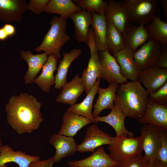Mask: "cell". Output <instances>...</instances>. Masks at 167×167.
<instances>
[{
	"label": "cell",
	"mask_w": 167,
	"mask_h": 167,
	"mask_svg": "<svg viewBox=\"0 0 167 167\" xmlns=\"http://www.w3.org/2000/svg\"></svg>",
	"instance_id": "obj_47"
},
{
	"label": "cell",
	"mask_w": 167,
	"mask_h": 167,
	"mask_svg": "<svg viewBox=\"0 0 167 167\" xmlns=\"http://www.w3.org/2000/svg\"><path fill=\"white\" fill-rule=\"evenodd\" d=\"M108 145L109 155L119 163L142 154L143 151L140 135L136 137L116 136Z\"/></svg>",
	"instance_id": "obj_4"
},
{
	"label": "cell",
	"mask_w": 167,
	"mask_h": 167,
	"mask_svg": "<svg viewBox=\"0 0 167 167\" xmlns=\"http://www.w3.org/2000/svg\"><path fill=\"white\" fill-rule=\"evenodd\" d=\"M27 5L25 0H0V20L8 22L21 21Z\"/></svg>",
	"instance_id": "obj_14"
},
{
	"label": "cell",
	"mask_w": 167,
	"mask_h": 167,
	"mask_svg": "<svg viewBox=\"0 0 167 167\" xmlns=\"http://www.w3.org/2000/svg\"><path fill=\"white\" fill-rule=\"evenodd\" d=\"M134 52L125 47L113 54L120 67L122 75L131 81L138 80L139 71L133 57Z\"/></svg>",
	"instance_id": "obj_12"
},
{
	"label": "cell",
	"mask_w": 167,
	"mask_h": 167,
	"mask_svg": "<svg viewBox=\"0 0 167 167\" xmlns=\"http://www.w3.org/2000/svg\"><path fill=\"white\" fill-rule=\"evenodd\" d=\"M148 96L139 81L127 82L118 86L114 103L126 117L137 119L146 109Z\"/></svg>",
	"instance_id": "obj_2"
},
{
	"label": "cell",
	"mask_w": 167,
	"mask_h": 167,
	"mask_svg": "<svg viewBox=\"0 0 167 167\" xmlns=\"http://www.w3.org/2000/svg\"><path fill=\"white\" fill-rule=\"evenodd\" d=\"M154 167H167V164H165L158 160L154 161Z\"/></svg>",
	"instance_id": "obj_43"
},
{
	"label": "cell",
	"mask_w": 167,
	"mask_h": 167,
	"mask_svg": "<svg viewBox=\"0 0 167 167\" xmlns=\"http://www.w3.org/2000/svg\"><path fill=\"white\" fill-rule=\"evenodd\" d=\"M151 23L144 25L148 38L160 42L163 46H167V23L161 20L156 14Z\"/></svg>",
	"instance_id": "obj_31"
},
{
	"label": "cell",
	"mask_w": 167,
	"mask_h": 167,
	"mask_svg": "<svg viewBox=\"0 0 167 167\" xmlns=\"http://www.w3.org/2000/svg\"><path fill=\"white\" fill-rule=\"evenodd\" d=\"M122 34L124 46L129 48L134 52L148 39L144 25L140 24L136 26L129 22L125 25Z\"/></svg>",
	"instance_id": "obj_15"
},
{
	"label": "cell",
	"mask_w": 167,
	"mask_h": 167,
	"mask_svg": "<svg viewBox=\"0 0 167 167\" xmlns=\"http://www.w3.org/2000/svg\"><path fill=\"white\" fill-rule=\"evenodd\" d=\"M149 162L142 154L136 155L131 158L120 163L118 167H147Z\"/></svg>",
	"instance_id": "obj_36"
},
{
	"label": "cell",
	"mask_w": 167,
	"mask_h": 167,
	"mask_svg": "<svg viewBox=\"0 0 167 167\" xmlns=\"http://www.w3.org/2000/svg\"><path fill=\"white\" fill-rule=\"evenodd\" d=\"M8 37L3 28L2 27L0 28V40L2 41H4Z\"/></svg>",
	"instance_id": "obj_42"
},
{
	"label": "cell",
	"mask_w": 167,
	"mask_h": 167,
	"mask_svg": "<svg viewBox=\"0 0 167 167\" xmlns=\"http://www.w3.org/2000/svg\"><path fill=\"white\" fill-rule=\"evenodd\" d=\"M84 91L85 87L82 78L77 74L71 81L66 83L63 86L56 101L71 106L75 104L77 99Z\"/></svg>",
	"instance_id": "obj_18"
},
{
	"label": "cell",
	"mask_w": 167,
	"mask_h": 167,
	"mask_svg": "<svg viewBox=\"0 0 167 167\" xmlns=\"http://www.w3.org/2000/svg\"><path fill=\"white\" fill-rule=\"evenodd\" d=\"M90 156L83 159L68 161V164L71 167H112L118 165L119 163L115 161L109 154L105 152L103 146L97 148Z\"/></svg>",
	"instance_id": "obj_13"
},
{
	"label": "cell",
	"mask_w": 167,
	"mask_h": 167,
	"mask_svg": "<svg viewBox=\"0 0 167 167\" xmlns=\"http://www.w3.org/2000/svg\"><path fill=\"white\" fill-rule=\"evenodd\" d=\"M161 142L156 160L167 164V129L160 127Z\"/></svg>",
	"instance_id": "obj_34"
},
{
	"label": "cell",
	"mask_w": 167,
	"mask_h": 167,
	"mask_svg": "<svg viewBox=\"0 0 167 167\" xmlns=\"http://www.w3.org/2000/svg\"><path fill=\"white\" fill-rule=\"evenodd\" d=\"M49 0H30L28 4L27 9L36 14H40L45 9Z\"/></svg>",
	"instance_id": "obj_37"
},
{
	"label": "cell",
	"mask_w": 167,
	"mask_h": 167,
	"mask_svg": "<svg viewBox=\"0 0 167 167\" xmlns=\"http://www.w3.org/2000/svg\"><path fill=\"white\" fill-rule=\"evenodd\" d=\"M118 167V165H117V166H113V167Z\"/></svg>",
	"instance_id": "obj_46"
},
{
	"label": "cell",
	"mask_w": 167,
	"mask_h": 167,
	"mask_svg": "<svg viewBox=\"0 0 167 167\" xmlns=\"http://www.w3.org/2000/svg\"><path fill=\"white\" fill-rule=\"evenodd\" d=\"M101 79L100 78L97 79L94 86L82 101L71 106L66 109V111L71 112L76 114L84 117L90 120L92 122H94L95 123L92 110L93 102L95 96L97 93Z\"/></svg>",
	"instance_id": "obj_28"
},
{
	"label": "cell",
	"mask_w": 167,
	"mask_h": 167,
	"mask_svg": "<svg viewBox=\"0 0 167 167\" xmlns=\"http://www.w3.org/2000/svg\"><path fill=\"white\" fill-rule=\"evenodd\" d=\"M82 10L71 0H49L44 12L49 14H56L66 19L70 15Z\"/></svg>",
	"instance_id": "obj_30"
},
{
	"label": "cell",
	"mask_w": 167,
	"mask_h": 167,
	"mask_svg": "<svg viewBox=\"0 0 167 167\" xmlns=\"http://www.w3.org/2000/svg\"><path fill=\"white\" fill-rule=\"evenodd\" d=\"M140 136L144 158L149 162H154L159 149L161 138L160 127L147 124L140 129Z\"/></svg>",
	"instance_id": "obj_8"
},
{
	"label": "cell",
	"mask_w": 167,
	"mask_h": 167,
	"mask_svg": "<svg viewBox=\"0 0 167 167\" xmlns=\"http://www.w3.org/2000/svg\"><path fill=\"white\" fill-rule=\"evenodd\" d=\"M58 59L52 55L48 57L43 66L41 74L32 82L37 84L44 92L49 93L52 86L55 84L54 72L57 69Z\"/></svg>",
	"instance_id": "obj_26"
},
{
	"label": "cell",
	"mask_w": 167,
	"mask_h": 167,
	"mask_svg": "<svg viewBox=\"0 0 167 167\" xmlns=\"http://www.w3.org/2000/svg\"><path fill=\"white\" fill-rule=\"evenodd\" d=\"M163 46L159 42L148 38L133 54L134 60L139 71L157 66Z\"/></svg>",
	"instance_id": "obj_7"
},
{
	"label": "cell",
	"mask_w": 167,
	"mask_h": 167,
	"mask_svg": "<svg viewBox=\"0 0 167 167\" xmlns=\"http://www.w3.org/2000/svg\"><path fill=\"white\" fill-rule=\"evenodd\" d=\"M40 159L38 155L31 156L20 150L15 151L9 145L0 148V167H7L5 164L10 162L17 164L19 167H28L31 162Z\"/></svg>",
	"instance_id": "obj_16"
},
{
	"label": "cell",
	"mask_w": 167,
	"mask_h": 167,
	"mask_svg": "<svg viewBox=\"0 0 167 167\" xmlns=\"http://www.w3.org/2000/svg\"><path fill=\"white\" fill-rule=\"evenodd\" d=\"M107 28L108 51L113 54L125 47L122 34L110 21L107 20Z\"/></svg>",
	"instance_id": "obj_32"
},
{
	"label": "cell",
	"mask_w": 167,
	"mask_h": 167,
	"mask_svg": "<svg viewBox=\"0 0 167 167\" xmlns=\"http://www.w3.org/2000/svg\"><path fill=\"white\" fill-rule=\"evenodd\" d=\"M137 120L142 124H150L167 129V105L148 102L144 112Z\"/></svg>",
	"instance_id": "obj_17"
},
{
	"label": "cell",
	"mask_w": 167,
	"mask_h": 167,
	"mask_svg": "<svg viewBox=\"0 0 167 167\" xmlns=\"http://www.w3.org/2000/svg\"><path fill=\"white\" fill-rule=\"evenodd\" d=\"M147 167H154V162H149Z\"/></svg>",
	"instance_id": "obj_44"
},
{
	"label": "cell",
	"mask_w": 167,
	"mask_h": 167,
	"mask_svg": "<svg viewBox=\"0 0 167 167\" xmlns=\"http://www.w3.org/2000/svg\"><path fill=\"white\" fill-rule=\"evenodd\" d=\"M55 162L54 156L44 161H38L31 162L28 167H53Z\"/></svg>",
	"instance_id": "obj_38"
},
{
	"label": "cell",
	"mask_w": 167,
	"mask_h": 167,
	"mask_svg": "<svg viewBox=\"0 0 167 167\" xmlns=\"http://www.w3.org/2000/svg\"><path fill=\"white\" fill-rule=\"evenodd\" d=\"M41 105L33 96L25 92L13 96L5 106L8 123L19 134L32 132L44 121L40 112Z\"/></svg>",
	"instance_id": "obj_1"
},
{
	"label": "cell",
	"mask_w": 167,
	"mask_h": 167,
	"mask_svg": "<svg viewBox=\"0 0 167 167\" xmlns=\"http://www.w3.org/2000/svg\"><path fill=\"white\" fill-rule=\"evenodd\" d=\"M49 24L50 27L41 43L35 50L39 52L43 51L47 56L52 55L58 59L61 57L62 47L71 39L66 30L67 22L66 18L55 15L51 19Z\"/></svg>",
	"instance_id": "obj_3"
},
{
	"label": "cell",
	"mask_w": 167,
	"mask_h": 167,
	"mask_svg": "<svg viewBox=\"0 0 167 167\" xmlns=\"http://www.w3.org/2000/svg\"><path fill=\"white\" fill-rule=\"evenodd\" d=\"M118 86V84H111L106 88L98 87L97 92L98 98L94 105V109L92 113L94 118L99 116L103 110L111 109L114 107Z\"/></svg>",
	"instance_id": "obj_24"
},
{
	"label": "cell",
	"mask_w": 167,
	"mask_h": 167,
	"mask_svg": "<svg viewBox=\"0 0 167 167\" xmlns=\"http://www.w3.org/2000/svg\"><path fill=\"white\" fill-rule=\"evenodd\" d=\"M2 141L1 139H0V148L2 146Z\"/></svg>",
	"instance_id": "obj_45"
},
{
	"label": "cell",
	"mask_w": 167,
	"mask_h": 167,
	"mask_svg": "<svg viewBox=\"0 0 167 167\" xmlns=\"http://www.w3.org/2000/svg\"><path fill=\"white\" fill-rule=\"evenodd\" d=\"M49 143L56 150L54 156L55 162L58 163L63 158L74 154L77 151L76 144L73 137L55 134L51 136Z\"/></svg>",
	"instance_id": "obj_19"
},
{
	"label": "cell",
	"mask_w": 167,
	"mask_h": 167,
	"mask_svg": "<svg viewBox=\"0 0 167 167\" xmlns=\"http://www.w3.org/2000/svg\"><path fill=\"white\" fill-rule=\"evenodd\" d=\"M82 53L81 49L74 48L69 52H63V58L60 60L55 76L54 88L60 89L67 82V74L72 62L79 57Z\"/></svg>",
	"instance_id": "obj_29"
},
{
	"label": "cell",
	"mask_w": 167,
	"mask_h": 167,
	"mask_svg": "<svg viewBox=\"0 0 167 167\" xmlns=\"http://www.w3.org/2000/svg\"><path fill=\"white\" fill-rule=\"evenodd\" d=\"M138 80L142 82L149 95L167 83V68L156 66L139 71Z\"/></svg>",
	"instance_id": "obj_10"
},
{
	"label": "cell",
	"mask_w": 167,
	"mask_h": 167,
	"mask_svg": "<svg viewBox=\"0 0 167 167\" xmlns=\"http://www.w3.org/2000/svg\"><path fill=\"white\" fill-rule=\"evenodd\" d=\"M148 102L161 105H167V83L157 91L148 95Z\"/></svg>",
	"instance_id": "obj_35"
},
{
	"label": "cell",
	"mask_w": 167,
	"mask_h": 167,
	"mask_svg": "<svg viewBox=\"0 0 167 167\" xmlns=\"http://www.w3.org/2000/svg\"><path fill=\"white\" fill-rule=\"evenodd\" d=\"M20 55L28 65V70L24 77L25 83L31 84L47 61L48 57L44 53L34 55L30 51L24 50L21 51Z\"/></svg>",
	"instance_id": "obj_21"
},
{
	"label": "cell",
	"mask_w": 167,
	"mask_h": 167,
	"mask_svg": "<svg viewBox=\"0 0 167 167\" xmlns=\"http://www.w3.org/2000/svg\"><path fill=\"white\" fill-rule=\"evenodd\" d=\"M128 21L145 25L150 23L157 10V0H124Z\"/></svg>",
	"instance_id": "obj_5"
},
{
	"label": "cell",
	"mask_w": 167,
	"mask_h": 167,
	"mask_svg": "<svg viewBox=\"0 0 167 167\" xmlns=\"http://www.w3.org/2000/svg\"><path fill=\"white\" fill-rule=\"evenodd\" d=\"M111 110L110 113L107 116H98L94 118L95 124L99 122H106L113 128L116 136L125 135L133 137L134 135V133L128 131L125 127L124 121L126 117L119 108L114 105Z\"/></svg>",
	"instance_id": "obj_22"
},
{
	"label": "cell",
	"mask_w": 167,
	"mask_h": 167,
	"mask_svg": "<svg viewBox=\"0 0 167 167\" xmlns=\"http://www.w3.org/2000/svg\"><path fill=\"white\" fill-rule=\"evenodd\" d=\"M107 20L111 21L122 33L128 22L123 1H108L104 14Z\"/></svg>",
	"instance_id": "obj_25"
},
{
	"label": "cell",
	"mask_w": 167,
	"mask_h": 167,
	"mask_svg": "<svg viewBox=\"0 0 167 167\" xmlns=\"http://www.w3.org/2000/svg\"><path fill=\"white\" fill-rule=\"evenodd\" d=\"M88 46L90 49L91 57L88 66L82 74V79L87 95L95 85L98 78H100L101 65L98 51L96 47L92 28H90L88 34Z\"/></svg>",
	"instance_id": "obj_6"
},
{
	"label": "cell",
	"mask_w": 167,
	"mask_h": 167,
	"mask_svg": "<svg viewBox=\"0 0 167 167\" xmlns=\"http://www.w3.org/2000/svg\"><path fill=\"white\" fill-rule=\"evenodd\" d=\"M73 2L82 10L98 15H104L108 1L102 0H75Z\"/></svg>",
	"instance_id": "obj_33"
},
{
	"label": "cell",
	"mask_w": 167,
	"mask_h": 167,
	"mask_svg": "<svg viewBox=\"0 0 167 167\" xmlns=\"http://www.w3.org/2000/svg\"><path fill=\"white\" fill-rule=\"evenodd\" d=\"M92 28L94 36L96 47L98 51H107V20L104 15H99L91 12Z\"/></svg>",
	"instance_id": "obj_27"
},
{
	"label": "cell",
	"mask_w": 167,
	"mask_h": 167,
	"mask_svg": "<svg viewBox=\"0 0 167 167\" xmlns=\"http://www.w3.org/2000/svg\"><path fill=\"white\" fill-rule=\"evenodd\" d=\"M8 37L14 36L16 33L15 27L10 24H6L2 27Z\"/></svg>",
	"instance_id": "obj_40"
},
{
	"label": "cell",
	"mask_w": 167,
	"mask_h": 167,
	"mask_svg": "<svg viewBox=\"0 0 167 167\" xmlns=\"http://www.w3.org/2000/svg\"><path fill=\"white\" fill-rule=\"evenodd\" d=\"M91 123V121L84 117L66 111L63 117L58 134L73 137L80 129Z\"/></svg>",
	"instance_id": "obj_23"
},
{
	"label": "cell",
	"mask_w": 167,
	"mask_h": 167,
	"mask_svg": "<svg viewBox=\"0 0 167 167\" xmlns=\"http://www.w3.org/2000/svg\"><path fill=\"white\" fill-rule=\"evenodd\" d=\"M75 27V38L77 41L84 42L88 45L89 26L92 24L91 12L82 10L70 15Z\"/></svg>",
	"instance_id": "obj_20"
},
{
	"label": "cell",
	"mask_w": 167,
	"mask_h": 167,
	"mask_svg": "<svg viewBox=\"0 0 167 167\" xmlns=\"http://www.w3.org/2000/svg\"><path fill=\"white\" fill-rule=\"evenodd\" d=\"M113 137L99 128L95 123L92 124L86 131L85 138L80 144L76 145L77 151L80 152H94L98 147L109 145Z\"/></svg>",
	"instance_id": "obj_9"
},
{
	"label": "cell",
	"mask_w": 167,
	"mask_h": 167,
	"mask_svg": "<svg viewBox=\"0 0 167 167\" xmlns=\"http://www.w3.org/2000/svg\"><path fill=\"white\" fill-rule=\"evenodd\" d=\"M157 66L164 68H167V46H163Z\"/></svg>",
	"instance_id": "obj_39"
},
{
	"label": "cell",
	"mask_w": 167,
	"mask_h": 167,
	"mask_svg": "<svg viewBox=\"0 0 167 167\" xmlns=\"http://www.w3.org/2000/svg\"><path fill=\"white\" fill-rule=\"evenodd\" d=\"M161 4L162 5L164 12V16L166 19V22L167 21V0H160Z\"/></svg>",
	"instance_id": "obj_41"
},
{
	"label": "cell",
	"mask_w": 167,
	"mask_h": 167,
	"mask_svg": "<svg viewBox=\"0 0 167 167\" xmlns=\"http://www.w3.org/2000/svg\"><path fill=\"white\" fill-rule=\"evenodd\" d=\"M99 57L101 65V79L106 80L109 84H122L128 82L121 74L119 66L113 55L105 51L101 52Z\"/></svg>",
	"instance_id": "obj_11"
}]
</instances>
